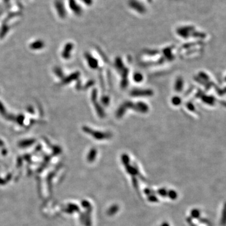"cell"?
Instances as JSON below:
<instances>
[{
	"instance_id": "6da1fadb",
	"label": "cell",
	"mask_w": 226,
	"mask_h": 226,
	"mask_svg": "<svg viewBox=\"0 0 226 226\" xmlns=\"http://www.w3.org/2000/svg\"><path fill=\"white\" fill-rule=\"evenodd\" d=\"M43 46H44V44H43V41H37L33 43L30 47L32 49H40V48H42Z\"/></svg>"
}]
</instances>
